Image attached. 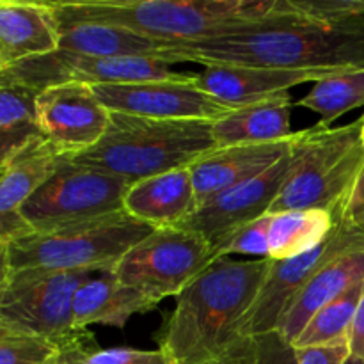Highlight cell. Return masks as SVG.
Wrapping results in <instances>:
<instances>
[{
  "label": "cell",
  "instance_id": "cell-1",
  "mask_svg": "<svg viewBox=\"0 0 364 364\" xmlns=\"http://www.w3.org/2000/svg\"><path fill=\"white\" fill-rule=\"evenodd\" d=\"M272 259L217 258L176 297L159 341L167 364L226 363L247 338L242 318L263 287Z\"/></svg>",
  "mask_w": 364,
  "mask_h": 364
},
{
  "label": "cell",
  "instance_id": "cell-2",
  "mask_svg": "<svg viewBox=\"0 0 364 364\" xmlns=\"http://www.w3.org/2000/svg\"><path fill=\"white\" fill-rule=\"evenodd\" d=\"M50 6L64 20L119 25L166 45L308 20L295 0H60Z\"/></svg>",
  "mask_w": 364,
  "mask_h": 364
},
{
  "label": "cell",
  "instance_id": "cell-3",
  "mask_svg": "<svg viewBox=\"0 0 364 364\" xmlns=\"http://www.w3.org/2000/svg\"><path fill=\"white\" fill-rule=\"evenodd\" d=\"M166 63L249 66L274 70L340 71L364 68V32L352 25L311 20L263 25L238 34L188 45H167Z\"/></svg>",
  "mask_w": 364,
  "mask_h": 364
},
{
  "label": "cell",
  "instance_id": "cell-4",
  "mask_svg": "<svg viewBox=\"0 0 364 364\" xmlns=\"http://www.w3.org/2000/svg\"><path fill=\"white\" fill-rule=\"evenodd\" d=\"M212 124L110 112L109 128L102 141L68 160L135 183L169 171L188 169L201 156L217 149Z\"/></svg>",
  "mask_w": 364,
  "mask_h": 364
},
{
  "label": "cell",
  "instance_id": "cell-5",
  "mask_svg": "<svg viewBox=\"0 0 364 364\" xmlns=\"http://www.w3.org/2000/svg\"><path fill=\"white\" fill-rule=\"evenodd\" d=\"M363 167V117L338 128L315 124L295 132L290 171L270 213L323 210L340 219Z\"/></svg>",
  "mask_w": 364,
  "mask_h": 364
},
{
  "label": "cell",
  "instance_id": "cell-6",
  "mask_svg": "<svg viewBox=\"0 0 364 364\" xmlns=\"http://www.w3.org/2000/svg\"><path fill=\"white\" fill-rule=\"evenodd\" d=\"M155 228L119 212L89 223L27 235L0 245L2 274L110 272Z\"/></svg>",
  "mask_w": 364,
  "mask_h": 364
},
{
  "label": "cell",
  "instance_id": "cell-7",
  "mask_svg": "<svg viewBox=\"0 0 364 364\" xmlns=\"http://www.w3.org/2000/svg\"><path fill=\"white\" fill-rule=\"evenodd\" d=\"M96 272H13L0 279V327L53 341L63 354L95 347L89 331L73 322L77 290Z\"/></svg>",
  "mask_w": 364,
  "mask_h": 364
},
{
  "label": "cell",
  "instance_id": "cell-8",
  "mask_svg": "<svg viewBox=\"0 0 364 364\" xmlns=\"http://www.w3.org/2000/svg\"><path fill=\"white\" fill-rule=\"evenodd\" d=\"M128 183L87 166L60 159L59 169L25 203L21 215L38 233L124 212Z\"/></svg>",
  "mask_w": 364,
  "mask_h": 364
},
{
  "label": "cell",
  "instance_id": "cell-9",
  "mask_svg": "<svg viewBox=\"0 0 364 364\" xmlns=\"http://www.w3.org/2000/svg\"><path fill=\"white\" fill-rule=\"evenodd\" d=\"M215 259L213 247L199 233L160 228L132 247L112 274L121 283L162 302L178 297Z\"/></svg>",
  "mask_w": 364,
  "mask_h": 364
},
{
  "label": "cell",
  "instance_id": "cell-10",
  "mask_svg": "<svg viewBox=\"0 0 364 364\" xmlns=\"http://www.w3.org/2000/svg\"><path fill=\"white\" fill-rule=\"evenodd\" d=\"M358 247H364V231L340 217L333 233L316 249L297 258L272 262L265 283L259 288L251 309L242 318V334L247 338L277 329L309 281L334 258Z\"/></svg>",
  "mask_w": 364,
  "mask_h": 364
},
{
  "label": "cell",
  "instance_id": "cell-11",
  "mask_svg": "<svg viewBox=\"0 0 364 364\" xmlns=\"http://www.w3.org/2000/svg\"><path fill=\"white\" fill-rule=\"evenodd\" d=\"M110 112L166 121H215L233 112L196 85L194 75L181 80L141 82L121 85H91Z\"/></svg>",
  "mask_w": 364,
  "mask_h": 364
},
{
  "label": "cell",
  "instance_id": "cell-12",
  "mask_svg": "<svg viewBox=\"0 0 364 364\" xmlns=\"http://www.w3.org/2000/svg\"><path fill=\"white\" fill-rule=\"evenodd\" d=\"M38 121L43 137L68 159L102 141L110 110L100 103L91 85L68 82L39 92Z\"/></svg>",
  "mask_w": 364,
  "mask_h": 364
},
{
  "label": "cell",
  "instance_id": "cell-13",
  "mask_svg": "<svg viewBox=\"0 0 364 364\" xmlns=\"http://www.w3.org/2000/svg\"><path fill=\"white\" fill-rule=\"evenodd\" d=\"M288 171H290V153L262 176L235 185L199 205L196 212L176 228H183L205 237L217 255V249L235 231L252 220H258L259 217L269 215L287 180Z\"/></svg>",
  "mask_w": 364,
  "mask_h": 364
},
{
  "label": "cell",
  "instance_id": "cell-14",
  "mask_svg": "<svg viewBox=\"0 0 364 364\" xmlns=\"http://www.w3.org/2000/svg\"><path fill=\"white\" fill-rule=\"evenodd\" d=\"M60 159L43 137L0 162V245L34 233L21 208L55 174Z\"/></svg>",
  "mask_w": 364,
  "mask_h": 364
},
{
  "label": "cell",
  "instance_id": "cell-15",
  "mask_svg": "<svg viewBox=\"0 0 364 364\" xmlns=\"http://www.w3.org/2000/svg\"><path fill=\"white\" fill-rule=\"evenodd\" d=\"M341 71V70H340ZM334 71L274 70L249 66H205L194 75L196 85L206 95L231 109L252 105L263 100L288 95L295 85L318 82Z\"/></svg>",
  "mask_w": 364,
  "mask_h": 364
},
{
  "label": "cell",
  "instance_id": "cell-16",
  "mask_svg": "<svg viewBox=\"0 0 364 364\" xmlns=\"http://www.w3.org/2000/svg\"><path fill=\"white\" fill-rule=\"evenodd\" d=\"M294 139V137H291ZM291 139L267 144L217 148L188 167L198 206L238 183L262 176L290 153Z\"/></svg>",
  "mask_w": 364,
  "mask_h": 364
},
{
  "label": "cell",
  "instance_id": "cell-17",
  "mask_svg": "<svg viewBox=\"0 0 364 364\" xmlns=\"http://www.w3.org/2000/svg\"><path fill=\"white\" fill-rule=\"evenodd\" d=\"M59 50V23L50 2L0 0V70Z\"/></svg>",
  "mask_w": 364,
  "mask_h": 364
},
{
  "label": "cell",
  "instance_id": "cell-18",
  "mask_svg": "<svg viewBox=\"0 0 364 364\" xmlns=\"http://www.w3.org/2000/svg\"><path fill=\"white\" fill-rule=\"evenodd\" d=\"M198 208L188 169H176L135 181L124 196V212L148 226L176 228Z\"/></svg>",
  "mask_w": 364,
  "mask_h": 364
},
{
  "label": "cell",
  "instance_id": "cell-19",
  "mask_svg": "<svg viewBox=\"0 0 364 364\" xmlns=\"http://www.w3.org/2000/svg\"><path fill=\"white\" fill-rule=\"evenodd\" d=\"M57 82L87 85H121L141 82L181 80L187 75L173 71L169 63L156 57H85L57 50L52 53Z\"/></svg>",
  "mask_w": 364,
  "mask_h": 364
},
{
  "label": "cell",
  "instance_id": "cell-20",
  "mask_svg": "<svg viewBox=\"0 0 364 364\" xmlns=\"http://www.w3.org/2000/svg\"><path fill=\"white\" fill-rule=\"evenodd\" d=\"M160 302L149 295L121 283L110 272H102L85 281L73 301V322L78 331H89L92 323L123 329L128 320L155 309Z\"/></svg>",
  "mask_w": 364,
  "mask_h": 364
},
{
  "label": "cell",
  "instance_id": "cell-21",
  "mask_svg": "<svg viewBox=\"0 0 364 364\" xmlns=\"http://www.w3.org/2000/svg\"><path fill=\"white\" fill-rule=\"evenodd\" d=\"M361 283H364V247H358L334 258L309 281L283 316L277 329L295 343L306 323L318 309Z\"/></svg>",
  "mask_w": 364,
  "mask_h": 364
},
{
  "label": "cell",
  "instance_id": "cell-22",
  "mask_svg": "<svg viewBox=\"0 0 364 364\" xmlns=\"http://www.w3.org/2000/svg\"><path fill=\"white\" fill-rule=\"evenodd\" d=\"M55 13V11H53ZM57 16V14H55ZM59 23V50L85 57H156L166 48V43L146 38L119 25L98 21L64 20Z\"/></svg>",
  "mask_w": 364,
  "mask_h": 364
},
{
  "label": "cell",
  "instance_id": "cell-23",
  "mask_svg": "<svg viewBox=\"0 0 364 364\" xmlns=\"http://www.w3.org/2000/svg\"><path fill=\"white\" fill-rule=\"evenodd\" d=\"M291 107L294 102L288 92L233 110L212 124L217 148L288 141L295 135Z\"/></svg>",
  "mask_w": 364,
  "mask_h": 364
},
{
  "label": "cell",
  "instance_id": "cell-24",
  "mask_svg": "<svg viewBox=\"0 0 364 364\" xmlns=\"http://www.w3.org/2000/svg\"><path fill=\"white\" fill-rule=\"evenodd\" d=\"M336 226V219L323 210H294L270 213L269 259L297 258L318 247Z\"/></svg>",
  "mask_w": 364,
  "mask_h": 364
},
{
  "label": "cell",
  "instance_id": "cell-25",
  "mask_svg": "<svg viewBox=\"0 0 364 364\" xmlns=\"http://www.w3.org/2000/svg\"><path fill=\"white\" fill-rule=\"evenodd\" d=\"M39 92L13 82H0V162L43 139L38 121Z\"/></svg>",
  "mask_w": 364,
  "mask_h": 364
},
{
  "label": "cell",
  "instance_id": "cell-26",
  "mask_svg": "<svg viewBox=\"0 0 364 364\" xmlns=\"http://www.w3.org/2000/svg\"><path fill=\"white\" fill-rule=\"evenodd\" d=\"M297 105L318 114L316 124L331 127L350 110L364 107V68L334 71L320 78Z\"/></svg>",
  "mask_w": 364,
  "mask_h": 364
},
{
  "label": "cell",
  "instance_id": "cell-27",
  "mask_svg": "<svg viewBox=\"0 0 364 364\" xmlns=\"http://www.w3.org/2000/svg\"><path fill=\"white\" fill-rule=\"evenodd\" d=\"M363 294L364 283L350 288L347 294L318 309L295 340V348L320 347V345H333L350 340L352 323Z\"/></svg>",
  "mask_w": 364,
  "mask_h": 364
},
{
  "label": "cell",
  "instance_id": "cell-28",
  "mask_svg": "<svg viewBox=\"0 0 364 364\" xmlns=\"http://www.w3.org/2000/svg\"><path fill=\"white\" fill-rule=\"evenodd\" d=\"M63 348L34 334L0 327V364H59Z\"/></svg>",
  "mask_w": 364,
  "mask_h": 364
},
{
  "label": "cell",
  "instance_id": "cell-29",
  "mask_svg": "<svg viewBox=\"0 0 364 364\" xmlns=\"http://www.w3.org/2000/svg\"><path fill=\"white\" fill-rule=\"evenodd\" d=\"M223 364H299L297 348L279 329L255 334Z\"/></svg>",
  "mask_w": 364,
  "mask_h": 364
},
{
  "label": "cell",
  "instance_id": "cell-30",
  "mask_svg": "<svg viewBox=\"0 0 364 364\" xmlns=\"http://www.w3.org/2000/svg\"><path fill=\"white\" fill-rule=\"evenodd\" d=\"M59 364H167V359L162 350L91 347L66 352Z\"/></svg>",
  "mask_w": 364,
  "mask_h": 364
},
{
  "label": "cell",
  "instance_id": "cell-31",
  "mask_svg": "<svg viewBox=\"0 0 364 364\" xmlns=\"http://www.w3.org/2000/svg\"><path fill=\"white\" fill-rule=\"evenodd\" d=\"M269 230L270 213L259 217L258 220L245 224L235 231L219 249L217 258H231L235 255L256 256V259H269Z\"/></svg>",
  "mask_w": 364,
  "mask_h": 364
},
{
  "label": "cell",
  "instance_id": "cell-32",
  "mask_svg": "<svg viewBox=\"0 0 364 364\" xmlns=\"http://www.w3.org/2000/svg\"><path fill=\"white\" fill-rule=\"evenodd\" d=\"M348 358H350V343L348 341L297 348L299 364H345Z\"/></svg>",
  "mask_w": 364,
  "mask_h": 364
},
{
  "label": "cell",
  "instance_id": "cell-33",
  "mask_svg": "<svg viewBox=\"0 0 364 364\" xmlns=\"http://www.w3.org/2000/svg\"><path fill=\"white\" fill-rule=\"evenodd\" d=\"M341 219H345L358 230L364 231V167L358 181H355V187L352 191L350 198H348Z\"/></svg>",
  "mask_w": 364,
  "mask_h": 364
},
{
  "label": "cell",
  "instance_id": "cell-34",
  "mask_svg": "<svg viewBox=\"0 0 364 364\" xmlns=\"http://www.w3.org/2000/svg\"><path fill=\"white\" fill-rule=\"evenodd\" d=\"M350 355L363 359L364 361V294L361 302H359L358 313H355L354 323H352L350 331Z\"/></svg>",
  "mask_w": 364,
  "mask_h": 364
},
{
  "label": "cell",
  "instance_id": "cell-35",
  "mask_svg": "<svg viewBox=\"0 0 364 364\" xmlns=\"http://www.w3.org/2000/svg\"><path fill=\"white\" fill-rule=\"evenodd\" d=\"M343 23L352 25V27L359 28V31H363V32H364V13L358 14V16H354V18H350V20L343 21ZM338 25H340V23H338Z\"/></svg>",
  "mask_w": 364,
  "mask_h": 364
},
{
  "label": "cell",
  "instance_id": "cell-36",
  "mask_svg": "<svg viewBox=\"0 0 364 364\" xmlns=\"http://www.w3.org/2000/svg\"><path fill=\"white\" fill-rule=\"evenodd\" d=\"M345 364H364V361H363V359L355 358V355H350V358L347 359V363H345Z\"/></svg>",
  "mask_w": 364,
  "mask_h": 364
},
{
  "label": "cell",
  "instance_id": "cell-37",
  "mask_svg": "<svg viewBox=\"0 0 364 364\" xmlns=\"http://www.w3.org/2000/svg\"><path fill=\"white\" fill-rule=\"evenodd\" d=\"M363 142H364V116H363Z\"/></svg>",
  "mask_w": 364,
  "mask_h": 364
},
{
  "label": "cell",
  "instance_id": "cell-38",
  "mask_svg": "<svg viewBox=\"0 0 364 364\" xmlns=\"http://www.w3.org/2000/svg\"><path fill=\"white\" fill-rule=\"evenodd\" d=\"M206 364H223V363H219V361H215V363H206Z\"/></svg>",
  "mask_w": 364,
  "mask_h": 364
}]
</instances>
